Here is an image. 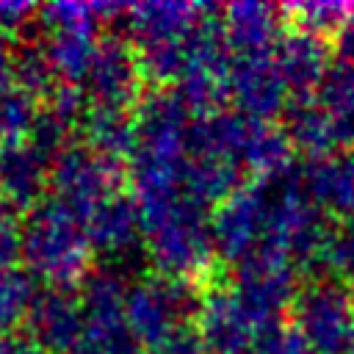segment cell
Wrapping results in <instances>:
<instances>
[{
	"instance_id": "cell-32",
	"label": "cell",
	"mask_w": 354,
	"mask_h": 354,
	"mask_svg": "<svg viewBox=\"0 0 354 354\" xmlns=\"http://www.w3.org/2000/svg\"><path fill=\"white\" fill-rule=\"evenodd\" d=\"M19 241L22 230L14 221V210L0 199V271L14 268V260L19 257Z\"/></svg>"
},
{
	"instance_id": "cell-21",
	"label": "cell",
	"mask_w": 354,
	"mask_h": 354,
	"mask_svg": "<svg viewBox=\"0 0 354 354\" xmlns=\"http://www.w3.org/2000/svg\"><path fill=\"white\" fill-rule=\"evenodd\" d=\"M97 47H100L97 30H47L44 36V50L55 77L72 86L86 80L94 64Z\"/></svg>"
},
{
	"instance_id": "cell-37",
	"label": "cell",
	"mask_w": 354,
	"mask_h": 354,
	"mask_svg": "<svg viewBox=\"0 0 354 354\" xmlns=\"http://www.w3.org/2000/svg\"><path fill=\"white\" fill-rule=\"evenodd\" d=\"M346 354H354V326H351V335H348V346H346Z\"/></svg>"
},
{
	"instance_id": "cell-11",
	"label": "cell",
	"mask_w": 354,
	"mask_h": 354,
	"mask_svg": "<svg viewBox=\"0 0 354 354\" xmlns=\"http://www.w3.org/2000/svg\"><path fill=\"white\" fill-rule=\"evenodd\" d=\"M28 337L47 354H69L86 329L80 299L64 288H44L36 293L25 315Z\"/></svg>"
},
{
	"instance_id": "cell-3",
	"label": "cell",
	"mask_w": 354,
	"mask_h": 354,
	"mask_svg": "<svg viewBox=\"0 0 354 354\" xmlns=\"http://www.w3.org/2000/svg\"><path fill=\"white\" fill-rule=\"evenodd\" d=\"M202 293L194 282L171 277H147L130 282L124 321L138 346L155 348L180 326L196 318Z\"/></svg>"
},
{
	"instance_id": "cell-5",
	"label": "cell",
	"mask_w": 354,
	"mask_h": 354,
	"mask_svg": "<svg viewBox=\"0 0 354 354\" xmlns=\"http://www.w3.org/2000/svg\"><path fill=\"white\" fill-rule=\"evenodd\" d=\"M290 321L304 335L313 354H346L354 326V299L348 285L326 277L307 282L290 307Z\"/></svg>"
},
{
	"instance_id": "cell-12",
	"label": "cell",
	"mask_w": 354,
	"mask_h": 354,
	"mask_svg": "<svg viewBox=\"0 0 354 354\" xmlns=\"http://www.w3.org/2000/svg\"><path fill=\"white\" fill-rule=\"evenodd\" d=\"M194 326L207 348V354H246L252 351L257 324L243 313L232 290L213 288L202 293Z\"/></svg>"
},
{
	"instance_id": "cell-15",
	"label": "cell",
	"mask_w": 354,
	"mask_h": 354,
	"mask_svg": "<svg viewBox=\"0 0 354 354\" xmlns=\"http://www.w3.org/2000/svg\"><path fill=\"white\" fill-rule=\"evenodd\" d=\"M274 58L290 97L315 94L332 66L326 41L299 28L279 36V41L274 44Z\"/></svg>"
},
{
	"instance_id": "cell-9",
	"label": "cell",
	"mask_w": 354,
	"mask_h": 354,
	"mask_svg": "<svg viewBox=\"0 0 354 354\" xmlns=\"http://www.w3.org/2000/svg\"><path fill=\"white\" fill-rule=\"evenodd\" d=\"M88 243L94 252L105 257V266L122 271L124 277L133 271V263L141 252L138 238L141 235V213L136 199L124 194H113L102 205H97L86 218H83ZM147 257V254H144Z\"/></svg>"
},
{
	"instance_id": "cell-25",
	"label": "cell",
	"mask_w": 354,
	"mask_h": 354,
	"mask_svg": "<svg viewBox=\"0 0 354 354\" xmlns=\"http://www.w3.org/2000/svg\"><path fill=\"white\" fill-rule=\"evenodd\" d=\"M14 80H17V88L33 94L36 100L50 97L55 91V86L61 83L53 72L44 44H39L33 39L14 47Z\"/></svg>"
},
{
	"instance_id": "cell-29",
	"label": "cell",
	"mask_w": 354,
	"mask_h": 354,
	"mask_svg": "<svg viewBox=\"0 0 354 354\" xmlns=\"http://www.w3.org/2000/svg\"><path fill=\"white\" fill-rule=\"evenodd\" d=\"M100 22L97 3H50L36 14V25L44 30H97Z\"/></svg>"
},
{
	"instance_id": "cell-30",
	"label": "cell",
	"mask_w": 354,
	"mask_h": 354,
	"mask_svg": "<svg viewBox=\"0 0 354 354\" xmlns=\"http://www.w3.org/2000/svg\"><path fill=\"white\" fill-rule=\"evenodd\" d=\"M69 354H138V343L127 324L116 326H86L80 343Z\"/></svg>"
},
{
	"instance_id": "cell-31",
	"label": "cell",
	"mask_w": 354,
	"mask_h": 354,
	"mask_svg": "<svg viewBox=\"0 0 354 354\" xmlns=\"http://www.w3.org/2000/svg\"><path fill=\"white\" fill-rule=\"evenodd\" d=\"M252 354H313V348L293 321H274L257 329Z\"/></svg>"
},
{
	"instance_id": "cell-4",
	"label": "cell",
	"mask_w": 354,
	"mask_h": 354,
	"mask_svg": "<svg viewBox=\"0 0 354 354\" xmlns=\"http://www.w3.org/2000/svg\"><path fill=\"white\" fill-rule=\"evenodd\" d=\"M299 290V266L274 246L260 243L235 263L232 293L257 326L282 321V313L293 307Z\"/></svg>"
},
{
	"instance_id": "cell-27",
	"label": "cell",
	"mask_w": 354,
	"mask_h": 354,
	"mask_svg": "<svg viewBox=\"0 0 354 354\" xmlns=\"http://www.w3.org/2000/svg\"><path fill=\"white\" fill-rule=\"evenodd\" d=\"M33 277L19 268H3L0 271V337L11 335L19 321H25L33 299H36Z\"/></svg>"
},
{
	"instance_id": "cell-39",
	"label": "cell",
	"mask_w": 354,
	"mask_h": 354,
	"mask_svg": "<svg viewBox=\"0 0 354 354\" xmlns=\"http://www.w3.org/2000/svg\"><path fill=\"white\" fill-rule=\"evenodd\" d=\"M351 149H354V138H351Z\"/></svg>"
},
{
	"instance_id": "cell-8",
	"label": "cell",
	"mask_w": 354,
	"mask_h": 354,
	"mask_svg": "<svg viewBox=\"0 0 354 354\" xmlns=\"http://www.w3.org/2000/svg\"><path fill=\"white\" fill-rule=\"evenodd\" d=\"M83 83H86L83 91L88 97V105L124 108V111L138 105L144 72H141L136 44H130L122 36L100 39L94 64H91Z\"/></svg>"
},
{
	"instance_id": "cell-35",
	"label": "cell",
	"mask_w": 354,
	"mask_h": 354,
	"mask_svg": "<svg viewBox=\"0 0 354 354\" xmlns=\"http://www.w3.org/2000/svg\"><path fill=\"white\" fill-rule=\"evenodd\" d=\"M335 50H337V58L340 61H351L354 64V8H351L346 25L340 28V33L335 39Z\"/></svg>"
},
{
	"instance_id": "cell-23",
	"label": "cell",
	"mask_w": 354,
	"mask_h": 354,
	"mask_svg": "<svg viewBox=\"0 0 354 354\" xmlns=\"http://www.w3.org/2000/svg\"><path fill=\"white\" fill-rule=\"evenodd\" d=\"M351 8H354L351 3H337V0H307V3L285 6L282 11L290 17L293 28L329 41V39H337Z\"/></svg>"
},
{
	"instance_id": "cell-19",
	"label": "cell",
	"mask_w": 354,
	"mask_h": 354,
	"mask_svg": "<svg viewBox=\"0 0 354 354\" xmlns=\"http://www.w3.org/2000/svg\"><path fill=\"white\" fill-rule=\"evenodd\" d=\"M243 180V166L235 158L224 155H210V152H188L183 163V177H180V191L207 207V205H221L230 199Z\"/></svg>"
},
{
	"instance_id": "cell-20",
	"label": "cell",
	"mask_w": 354,
	"mask_h": 354,
	"mask_svg": "<svg viewBox=\"0 0 354 354\" xmlns=\"http://www.w3.org/2000/svg\"><path fill=\"white\" fill-rule=\"evenodd\" d=\"M80 133H83V147H88L91 152H97L108 160H116V163L130 160L138 147L136 113H130L124 108L88 105V111L80 122Z\"/></svg>"
},
{
	"instance_id": "cell-33",
	"label": "cell",
	"mask_w": 354,
	"mask_h": 354,
	"mask_svg": "<svg viewBox=\"0 0 354 354\" xmlns=\"http://www.w3.org/2000/svg\"><path fill=\"white\" fill-rule=\"evenodd\" d=\"M39 8L30 3H17V0H0V33H25V28L36 25Z\"/></svg>"
},
{
	"instance_id": "cell-1",
	"label": "cell",
	"mask_w": 354,
	"mask_h": 354,
	"mask_svg": "<svg viewBox=\"0 0 354 354\" xmlns=\"http://www.w3.org/2000/svg\"><path fill=\"white\" fill-rule=\"evenodd\" d=\"M144 254L160 271V277L196 282L202 279L216 257L210 218L205 207L177 194L163 202L138 205Z\"/></svg>"
},
{
	"instance_id": "cell-6",
	"label": "cell",
	"mask_w": 354,
	"mask_h": 354,
	"mask_svg": "<svg viewBox=\"0 0 354 354\" xmlns=\"http://www.w3.org/2000/svg\"><path fill=\"white\" fill-rule=\"evenodd\" d=\"M124 183V166L108 160L88 147H69L50 166V185L58 202L86 218L97 205L119 194Z\"/></svg>"
},
{
	"instance_id": "cell-36",
	"label": "cell",
	"mask_w": 354,
	"mask_h": 354,
	"mask_svg": "<svg viewBox=\"0 0 354 354\" xmlns=\"http://www.w3.org/2000/svg\"><path fill=\"white\" fill-rule=\"evenodd\" d=\"M0 354H47V351H41L30 337L6 335V337H0Z\"/></svg>"
},
{
	"instance_id": "cell-38",
	"label": "cell",
	"mask_w": 354,
	"mask_h": 354,
	"mask_svg": "<svg viewBox=\"0 0 354 354\" xmlns=\"http://www.w3.org/2000/svg\"><path fill=\"white\" fill-rule=\"evenodd\" d=\"M348 290H351V299H354V279L348 282Z\"/></svg>"
},
{
	"instance_id": "cell-2",
	"label": "cell",
	"mask_w": 354,
	"mask_h": 354,
	"mask_svg": "<svg viewBox=\"0 0 354 354\" xmlns=\"http://www.w3.org/2000/svg\"><path fill=\"white\" fill-rule=\"evenodd\" d=\"M91 243L83 218L64 202L44 199L28 213L19 241V257L33 279H44L50 288H75L91 274Z\"/></svg>"
},
{
	"instance_id": "cell-16",
	"label": "cell",
	"mask_w": 354,
	"mask_h": 354,
	"mask_svg": "<svg viewBox=\"0 0 354 354\" xmlns=\"http://www.w3.org/2000/svg\"><path fill=\"white\" fill-rule=\"evenodd\" d=\"M50 163L30 147H0V196L11 210H33L44 202Z\"/></svg>"
},
{
	"instance_id": "cell-7",
	"label": "cell",
	"mask_w": 354,
	"mask_h": 354,
	"mask_svg": "<svg viewBox=\"0 0 354 354\" xmlns=\"http://www.w3.org/2000/svg\"><path fill=\"white\" fill-rule=\"evenodd\" d=\"M268 218V188L266 183H252L238 188L230 199L216 205L210 216V235L216 254L230 263H241L266 238Z\"/></svg>"
},
{
	"instance_id": "cell-40",
	"label": "cell",
	"mask_w": 354,
	"mask_h": 354,
	"mask_svg": "<svg viewBox=\"0 0 354 354\" xmlns=\"http://www.w3.org/2000/svg\"><path fill=\"white\" fill-rule=\"evenodd\" d=\"M348 221H351V224H354V216H351V218H348Z\"/></svg>"
},
{
	"instance_id": "cell-13",
	"label": "cell",
	"mask_w": 354,
	"mask_h": 354,
	"mask_svg": "<svg viewBox=\"0 0 354 354\" xmlns=\"http://www.w3.org/2000/svg\"><path fill=\"white\" fill-rule=\"evenodd\" d=\"M304 196L326 216H354V149H335L296 166Z\"/></svg>"
},
{
	"instance_id": "cell-17",
	"label": "cell",
	"mask_w": 354,
	"mask_h": 354,
	"mask_svg": "<svg viewBox=\"0 0 354 354\" xmlns=\"http://www.w3.org/2000/svg\"><path fill=\"white\" fill-rule=\"evenodd\" d=\"M282 130L293 149L307 158H321L335 149H346L340 141V127L332 113L318 102L315 94L310 97H290L282 111Z\"/></svg>"
},
{
	"instance_id": "cell-22",
	"label": "cell",
	"mask_w": 354,
	"mask_h": 354,
	"mask_svg": "<svg viewBox=\"0 0 354 354\" xmlns=\"http://www.w3.org/2000/svg\"><path fill=\"white\" fill-rule=\"evenodd\" d=\"M315 97L337 122L343 147L351 149V138H354V64L337 58L329 66Z\"/></svg>"
},
{
	"instance_id": "cell-18",
	"label": "cell",
	"mask_w": 354,
	"mask_h": 354,
	"mask_svg": "<svg viewBox=\"0 0 354 354\" xmlns=\"http://www.w3.org/2000/svg\"><path fill=\"white\" fill-rule=\"evenodd\" d=\"M282 8L254 0L230 3L221 8V28L230 50L235 55L246 53H268L279 41V25H282Z\"/></svg>"
},
{
	"instance_id": "cell-34",
	"label": "cell",
	"mask_w": 354,
	"mask_h": 354,
	"mask_svg": "<svg viewBox=\"0 0 354 354\" xmlns=\"http://www.w3.org/2000/svg\"><path fill=\"white\" fill-rule=\"evenodd\" d=\"M17 80H14V44L6 33H0V97L14 91Z\"/></svg>"
},
{
	"instance_id": "cell-26",
	"label": "cell",
	"mask_w": 354,
	"mask_h": 354,
	"mask_svg": "<svg viewBox=\"0 0 354 354\" xmlns=\"http://www.w3.org/2000/svg\"><path fill=\"white\" fill-rule=\"evenodd\" d=\"M39 111H41L39 100L22 88L3 94L0 97V147L28 144Z\"/></svg>"
},
{
	"instance_id": "cell-24",
	"label": "cell",
	"mask_w": 354,
	"mask_h": 354,
	"mask_svg": "<svg viewBox=\"0 0 354 354\" xmlns=\"http://www.w3.org/2000/svg\"><path fill=\"white\" fill-rule=\"evenodd\" d=\"M313 268H315V279L326 277L346 285L354 279V224L348 218L332 224Z\"/></svg>"
},
{
	"instance_id": "cell-10",
	"label": "cell",
	"mask_w": 354,
	"mask_h": 354,
	"mask_svg": "<svg viewBox=\"0 0 354 354\" xmlns=\"http://www.w3.org/2000/svg\"><path fill=\"white\" fill-rule=\"evenodd\" d=\"M230 100L235 102L238 113L260 119V122H271L274 116H282L290 94L279 75L274 50L232 55Z\"/></svg>"
},
{
	"instance_id": "cell-14",
	"label": "cell",
	"mask_w": 354,
	"mask_h": 354,
	"mask_svg": "<svg viewBox=\"0 0 354 354\" xmlns=\"http://www.w3.org/2000/svg\"><path fill=\"white\" fill-rule=\"evenodd\" d=\"M210 3H171V0H152V3H136L127 8L122 25L127 28V36L138 47L163 44L188 36L199 19L210 11Z\"/></svg>"
},
{
	"instance_id": "cell-28",
	"label": "cell",
	"mask_w": 354,
	"mask_h": 354,
	"mask_svg": "<svg viewBox=\"0 0 354 354\" xmlns=\"http://www.w3.org/2000/svg\"><path fill=\"white\" fill-rule=\"evenodd\" d=\"M75 130H77L75 124H69L66 119H61V116L53 113L50 108H41L39 116H36V124H33V130H30L28 144L53 166V160H55L61 152H66L69 147H75V144H72V133H75Z\"/></svg>"
}]
</instances>
